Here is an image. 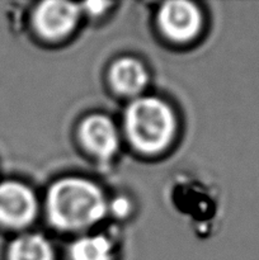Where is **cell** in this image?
<instances>
[{"label":"cell","mask_w":259,"mask_h":260,"mask_svg":"<svg viewBox=\"0 0 259 260\" xmlns=\"http://www.w3.org/2000/svg\"><path fill=\"white\" fill-rule=\"evenodd\" d=\"M47 211L56 228L79 230L101 220L107 211V203L102 190L91 182L65 178L48 190Z\"/></svg>","instance_id":"1"},{"label":"cell","mask_w":259,"mask_h":260,"mask_svg":"<svg viewBox=\"0 0 259 260\" xmlns=\"http://www.w3.org/2000/svg\"><path fill=\"white\" fill-rule=\"evenodd\" d=\"M124 126L136 149L154 154L164 150L172 141L175 118L172 109L164 102L144 96L130 104L124 114Z\"/></svg>","instance_id":"2"},{"label":"cell","mask_w":259,"mask_h":260,"mask_svg":"<svg viewBox=\"0 0 259 260\" xmlns=\"http://www.w3.org/2000/svg\"><path fill=\"white\" fill-rule=\"evenodd\" d=\"M37 202L32 190L17 182L0 184V223L22 228L33 220Z\"/></svg>","instance_id":"3"},{"label":"cell","mask_w":259,"mask_h":260,"mask_svg":"<svg viewBox=\"0 0 259 260\" xmlns=\"http://www.w3.org/2000/svg\"><path fill=\"white\" fill-rule=\"evenodd\" d=\"M159 24L170 40L185 42L195 37L201 27V14L195 4L188 2L165 3L159 12Z\"/></svg>","instance_id":"4"},{"label":"cell","mask_w":259,"mask_h":260,"mask_svg":"<svg viewBox=\"0 0 259 260\" xmlns=\"http://www.w3.org/2000/svg\"><path fill=\"white\" fill-rule=\"evenodd\" d=\"M79 8L73 3L45 2L40 4L35 14V23L43 37L56 40L71 32L78 23Z\"/></svg>","instance_id":"5"},{"label":"cell","mask_w":259,"mask_h":260,"mask_svg":"<svg viewBox=\"0 0 259 260\" xmlns=\"http://www.w3.org/2000/svg\"><path fill=\"white\" fill-rule=\"evenodd\" d=\"M80 136L90 152L102 159H109L118 149V134L109 118L91 116L81 124Z\"/></svg>","instance_id":"6"},{"label":"cell","mask_w":259,"mask_h":260,"mask_svg":"<svg viewBox=\"0 0 259 260\" xmlns=\"http://www.w3.org/2000/svg\"><path fill=\"white\" fill-rule=\"evenodd\" d=\"M113 86L122 94L136 95L147 83V73L142 63L134 58H122L117 61L111 71Z\"/></svg>","instance_id":"7"},{"label":"cell","mask_w":259,"mask_h":260,"mask_svg":"<svg viewBox=\"0 0 259 260\" xmlns=\"http://www.w3.org/2000/svg\"><path fill=\"white\" fill-rule=\"evenodd\" d=\"M9 260H53V250L42 235L27 234L13 241Z\"/></svg>","instance_id":"8"},{"label":"cell","mask_w":259,"mask_h":260,"mask_svg":"<svg viewBox=\"0 0 259 260\" xmlns=\"http://www.w3.org/2000/svg\"><path fill=\"white\" fill-rule=\"evenodd\" d=\"M71 260H113V249L104 236H85L73 244Z\"/></svg>","instance_id":"9"},{"label":"cell","mask_w":259,"mask_h":260,"mask_svg":"<svg viewBox=\"0 0 259 260\" xmlns=\"http://www.w3.org/2000/svg\"><path fill=\"white\" fill-rule=\"evenodd\" d=\"M107 7H108V3L104 2H90L85 4V8L88 9L89 13H91V14H99V13L103 12Z\"/></svg>","instance_id":"10"},{"label":"cell","mask_w":259,"mask_h":260,"mask_svg":"<svg viewBox=\"0 0 259 260\" xmlns=\"http://www.w3.org/2000/svg\"><path fill=\"white\" fill-rule=\"evenodd\" d=\"M114 208H116V212L118 213H124L128 210V205H127L126 201H118V202H114Z\"/></svg>","instance_id":"11"}]
</instances>
